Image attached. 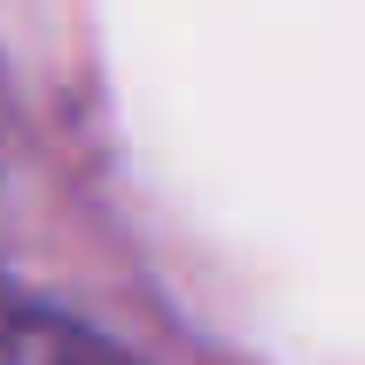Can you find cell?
<instances>
[{
  "instance_id": "1",
  "label": "cell",
  "mask_w": 365,
  "mask_h": 365,
  "mask_svg": "<svg viewBox=\"0 0 365 365\" xmlns=\"http://www.w3.org/2000/svg\"><path fill=\"white\" fill-rule=\"evenodd\" d=\"M0 365H133V358L109 334H93L86 319L0 288Z\"/></svg>"
}]
</instances>
